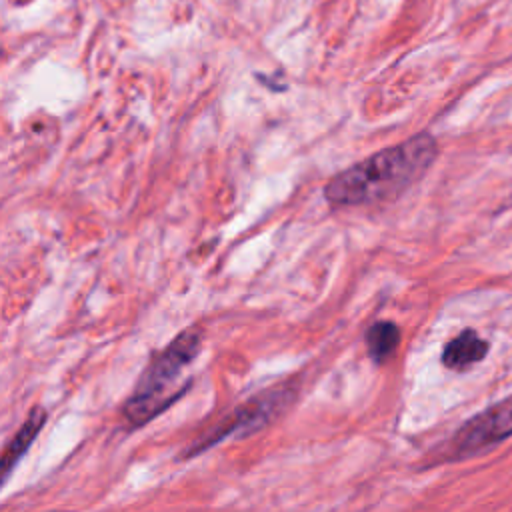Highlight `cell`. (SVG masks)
Here are the masks:
<instances>
[{
	"mask_svg": "<svg viewBox=\"0 0 512 512\" xmlns=\"http://www.w3.org/2000/svg\"><path fill=\"white\" fill-rule=\"evenodd\" d=\"M294 398V392L288 386L268 388L260 392L258 396L250 398L246 404L236 408L232 414H228L220 426L210 430L198 444H194V450H188V454H196L198 450L208 448L210 444L230 436V434H250L266 426L270 420H274Z\"/></svg>",
	"mask_w": 512,
	"mask_h": 512,
	"instance_id": "cell-3",
	"label": "cell"
},
{
	"mask_svg": "<svg viewBox=\"0 0 512 512\" xmlns=\"http://www.w3.org/2000/svg\"><path fill=\"white\" fill-rule=\"evenodd\" d=\"M488 352V342L482 340L474 330H462L452 338L442 352V364L450 370H468L480 362Z\"/></svg>",
	"mask_w": 512,
	"mask_h": 512,
	"instance_id": "cell-5",
	"label": "cell"
},
{
	"mask_svg": "<svg viewBox=\"0 0 512 512\" xmlns=\"http://www.w3.org/2000/svg\"><path fill=\"white\" fill-rule=\"evenodd\" d=\"M436 154V140L426 132L416 134L334 176L324 188V198L332 206H362L392 200L426 174Z\"/></svg>",
	"mask_w": 512,
	"mask_h": 512,
	"instance_id": "cell-1",
	"label": "cell"
},
{
	"mask_svg": "<svg viewBox=\"0 0 512 512\" xmlns=\"http://www.w3.org/2000/svg\"><path fill=\"white\" fill-rule=\"evenodd\" d=\"M398 344H400V330L394 322L378 320L366 330L368 356L376 364L388 360L394 354V350L398 348Z\"/></svg>",
	"mask_w": 512,
	"mask_h": 512,
	"instance_id": "cell-7",
	"label": "cell"
},
{
	"mask_svg": "<svg viewBox=\"0 0 512 512\" xmlns=\"http://www.w3.org/2000/svg\"><path fill=\"white\" fill-rule=\"evenodd\" d=\"M512 436V396L464 422L452 438L456 458L476 454Z\"/></svg>",
	"mask_w": 512,
	"mask_h": 512,
	"instance_id": "cell-4",
	"label": "cell"
},
{
	"mask_svg": "<svg viewBox=\"0 0 512 512\" xmlns=\"http://www.w3.org/2000/svg\"><path fill=\"white\" fill-rule=\"evenodd\" d=\"M46 422V410L42 406H36L30 410L28 418L24 420V424L20 426V430L14 434V438L8 442V446L4 448L0 466H2V482L8 480L12 468L16 466V462L26 454L28 446L32 444V440L38 436L40 428Z\"/></svg>",
	"mask_w": 512,
	"mask_h": 512,
	"instance_id": "cell-6",
	"label": "cell"
},
{
	"mask_svg": "<svg viewBox=\"0 0 512 512\" xmlns=\"http://www.w3.org/2000/svg\"><path fill=\"white\" fill-rule=\"evenodd\" d=\"M200 344V334L196 330H186L152 360L122 410L132 426L146 424L176 400L178 394H168V388L176 382L182 368L198 356Z\"/></svg>",
	"mask_w": 512,
	"mask_h": 512,
	"instance_id": "cell-2",
	"label": "cell"
}]
</instances>
